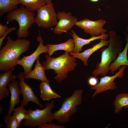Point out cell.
I'll list each match as a JSON object with an SVG mask.
<instances>
[{
	"label": "cell",
	"mask_w": 128,
	"mask_h": 128,
	"mask_svg": "<svg viewBox=\"0 0 128 128\" xmlns=\"http://www.w3.org/2000/svg\"><path fill=\"white\" fill-rule=\"evenodd\" d=\"M109 35L110 42L108 46L101 48L100 62H97L96 69L92 72V75L96 76L100 75L103 77L106 75L109 71L110 64L117 58L119 53L123 50V41L121 36L118 35L115 31H109Z\"/></svg>",
	"instance_id": "1"
},
{
	"label": "cell",
	"mask_w": 128,
	"mask_h": 128,
	"mask_svg": "<svg viewBox=\"0 0 128 128\" xmlns=\"http://www.w3.org/2000/svg\"><path fill=\"white\" fill-rule=\"evenodd\" d=\"M0 50V71L7 72L17 64L22 53L29 49L30 42L24 38L14 40L9 37Z\"/></svg>",
	"instance_id": "2"
},
{
	"label": "cell",
	"mask_w": 128,
	"mask_h": 128,
	"mask_svg": "<svg viewBox=\"0 0 128 128\" xmlns=\"http://www.w3.org/2000/svg\"><path fill=\"white\" fill-rule=\"evenodd\" d=\"M46 60L42 63L46 70L52 69L57 75L54 79L61 83L68 77L69 72L75 70L77 64L76 58L66 52L56 58L51 57L48 54L45 56Z\"/></svg>",
	"instance_id": "3"
},
{
	"label": "cell",
	"mask_w": 128,
	"mask_h": 128,
	"mask_svg": "<svg viewBox=\"0 0 128 128\" xmlns=\"http://www.w3.org/2000/svg\"><path fill=\"white\" fill-rule=\"evenodd\" d=\"M83 92L82 89H76L71 96L65 98L61 107L53 113L54 119L62 124L68 123L76 112L78 106L82 103Z\"/></svg>",
	"instance_id": "4"
},
{
	"label": "cell",
	"mask_w": 128,
	"mask_h": 128,
	"mask_svg": "<svg viewBox=\"0 0 128 128\" xmlns=\"http://www.w3.org/2000/svg\"><path fill=\"white\" fill-rule=\"evenodd\" d=\"M35 17L33 12L27 10L22 5L8 13L6 16L8 22L15 20L18 23L19 27L17 34L18 38L25 39L28 37V30L35 23Z\"/></svg>",
	"instance_id": "5"
},
{
	"label": "cell",
	"mask_w": 128,
	"mask_h": 128,
	"mask_svg": "<svg viewBox=\"0 0 128 128\" xmlns=\"http://www.w3.org/2000/svg\"><path fill=\"white\" fill-rule=\"evenodd\" d=\"M45 107L42 110L37 109L33 110L30 108L27 110L28 119L24 120L23 126L35 127L45 123L52 122L54 119L51 110L55 107L54 101L46 103Z\"/></svg>",
	"instance_id": "6"
},
{
	"label": "cell",
	"mask_w": 128,
	"mask_h": 128,
	"mask_svg": "<svg viewBox=\"0 0 128 128\" xmlns=\"http://www.w3.org/2000/svg\"><path fill=\"white\" fill-rule=\"evenodd\" d=\"M37 11L35 23L38 27L49 28L56 25L57 15L52 2L46 4Z\"/></svg>",
	"instance_id": "7"
},
{
	"label": "cell",
	"mask_w": 128,
	"mask_h": 128,
	"mask_svg": "<svg viewBox=\"0 0 128 128\" xmlns=\"http://www.w3.org/2000/svg\"><path fill=\"white\" fill-rule=\"evenodd\" d=\"M38 35L36 37V41L39 42V44L36 50L31 54L27 56L23 55V57L17 62V64L23 67L25 75L27 74L32 70L33 64L38 57L41 54L47 53L48 47L43 44L44 41L41 37L40 32L38 30Z\"/></svg>",
	"instance_id": "8"
},
{
	"label": "cell",
	"mask_w": 128,
	"mask_h": 128,
	"mask_svg": "<svg viewBox=\"0 0 128 128\" xmlns=\"http://www.w3.org/2000/svg\"><path fill=\"white\" fill-rule=\"evenodd\" d=\"M126 66H123L119 69V71L111 76L106 75L100 78V81L96 86L91 88V90H95L92 96L94 97L97 94L109 90H113L116 87L114 82V80L117 78H122L123 76L124 71Z\"/></svg>",
	"instance_id": "9"
},
{
	"label": "cell",
	"mask_w": 128,
	"mask_h": 128,
	"mask_svg": "<svg viewBox=\"0 0 128 128\" xmlns=\"http://www.w3.org/2000/svg\"><path fill=\"white\" fill-rule=\"evenodd\" d=\"M106 23V20L102 18L92 21L85 18L77 21L75 25L82 29L84 32L91 36H98L107 32V30L103 28Z\"/></svg>",
	"instance_id": "10"
},
{
	"label": "cell",
	"mask_w": 128,
	"mask_h": 128,
	"mask_svg": "<svg viewBox=\"0 0 128 128\" xmlns=\"http://www.w3.org/2000/svg\"><path fill=\"white\" fill-rule=\"evenodd\" d=\"M25 76L24 72H21L17 76L18 79L19 80V83L21 94L23 97L21 102V105L25 107L28 104L29 102L31 101L44 108L32 89L25 82Z\"/></svg>",
	"instance_id": "11"
},
{
	"label": "cell",
	"mask_w": 128,
	"mask_h": 128,
	"mask_svg": "<svg viewBox=\"0 0 128 128\" xmlns=\"http://www.w3.org/2000/svg\"><path fill=\"white\" fill-rule=\"evenodd\" d=\"M57 15L59 21L55 27L52 29L54 33L57 35L61 34L71 30L78 21L77 18L70 12L59 11Z\"/></svg>",
	"instance_id": "12"
},
{
	"label": "cell",
	"mask_w": 128,
	"mask_h": 128,
	"mask_svg": "<svg viewBox=\"0 0 128 128\" xmlns=\"http://www.w3.org/2000/svg\"><path fill=\"white\" fill-rule=\"evenodd\" d=\"M109 42V40L101 39L99 43L93 46L92 47L84 50L82 52L77 53L71 52H69V54L74 57L81 60L83 62L84 65L87 66L88 65V59L91 55L103 47L108 46Z\"/></svg>",
	"instance_id": "13"
},
{
	"label": "cell",
	"mask_w": 128,
	"mask_h": 128,
	"mask_svg": "<svg viewBox=\"0 0 128 128\" xmlns=\"http://www.w3.org/2000/svg\"><path fill=\"white\" fill-rule=\"evenodd\" d=\"M15 70V68L13 67L0 75V101H2L3 99L9 95L10 91L7 86L9 82H13L18 77L12 74Z\"/></svg>",
	"instance_id": "14"
},
{
	"label": "cell",
	"mask_w": 128,
	"mask_h": 128,
	"mask_svg": "<svg viewBox=\"0 0 128 128\" xmlns=\"http://www.w3.org/2000/svg\"><path fill=\"white\" fill-rule=\"evenodd\" d=\"M71 35L73 37L75 45V49L74 52L79 53L82 51V47L86 45L89 44L90 43L95 40L98 39H107L109 37V34L106 33L102 34L98 36H91L88 39H84L79 37L76 34L74 30H71Z\"/></svg>",
	"instance_id": "15"
},
{
	"label": "cell",
	"mask_w": 128,
	"mask_h": 128,
	"mask_svg": "<svg viewBox=\"0 0 128 128\" xmlns=\"http://www.w3.org/2000/svg\"><path fill=\"white\" fill-rule=\"evenodd\" d=\"M126 36V43L123 50L119 54L117 59L112 62L109 67V69L111 73L113 74L117 70L119 69L123 66H128L127 52L128 50V34L126 32H123Z\"/></svg>",
	"instance_id": "16"
},
{
	"label": "cell",
	"mask_w": 128,
	"mask_h": 128,
	"mask_svg": "<svg viewBox=\"0 0 128 128\" xmlns=\"http://www.w3.org/2000/svg\"><path fill=\"white\" fill-rule=\"evenodd\" d=\"M19 86V82L15 80L11 82H9L8 85V86L10 93L11 97L7 116H11L16 105L20 103V96L21 94Z\"/></svg>",
	"instance_id": "17"
},
{
	"label": "cell",
	"mask_w": 128,
	"mask_h": 128,
	"mask_svg": "<svg viewBox=\"0 0 128 128\" xmlns=\"http://www.w3.org/2000/svg\"><path fill=\"white\" fill-rule=\"evenodd\" d=\"M40 56L36 60V63L34 69L31 70L25 76V79H34L41 81L50 82L46 76L45 68L41 65L40 61Z\"/></svg>",
	"instance_id": "18"
},
{
	"label": "cell",
	"mask_w": 128,
	"mask_h": 128,
	"mask_svg": "<svg viewBox=\"0 0 128 128\" xmlns=\"http://www.w3.org/2000/svg\"><path fill=\"white\" fill-rule=\"evenodd\" d=\"M48 48V54L51 56L55 51L59 50H64L68 53L74 52L75 45L73 40L70 39L66 41L57 44L46 45Z\"/></svg>",
	"instance_id": "19"
},
{
	"label": "cell",
	"mask_w": 128,
	"mask_h": 128,
	"mask_svg": "<svg viewBox=\"0 0 128 128\" xmlns=\"http://www.w3.org/2000/svg\"><path fill=\"white\" fill-rule=\"evenodd\" d=\"M49 83L47 81H41L40 85V97L44 101H49L52 99L61 97L60 96L53 90Z\"/></svg>",
	"instance_id": "20"
},
{
	"label": "cell",
	"mask_w": 128,
	"mask_h": 128,
	"mask_svg": "<svg viewBox=\"0 0 128 128\" xmlns=\"http://www.w3.org/2000/svg\"><path fill=\"white\" fill-rule=\"evenodd\" d=\"M115 113L119 114L123 108H128V93H121L118 94L114 102Z\"/></svg>",
	"instance_id": "21"
},
{
	"label": "cell",
	"mask_w": 128,
	"mask_h": 128,
	"mask_svg": "<svg viewBox=\"0 0 128 128\" xmlns=\"http://www.w3.org/2000/svg\"><path fill=\"white\" fill-rule=\"evenodd\" d=\"M20 4L18 0H0V16L17 8Z\"/></svg>",
	"instance_id": "22"
},
{
	"label": "cell",
	"mask_w": 128,
	"mask_h": 128,
	"mask_svg": "<svg viewBox=\"0 0 128 128\" xmlns=\"http://www.w3.org/2000/svg\"><path fill=\"white\" fill-rule=\"evenodd\" d=\"M20 4L30 11H37L46 4L45 0H18Z\"/></svg>",
	"instance_id": "23"
},
{
	"label": "cell",
	"mask_w": 128,
	"mask_h": 128,
	"mask_svg": "<svg viewBox=\"0 0 128 128\" xmlns=\"http://www.w3.org/2000/svg\"><path fill=\"white\" fill-rule=\"evenodd\" d=\"M13 112V114L19 124H21L23 120L28 119L27 110H25L24 106L21 105L20 106H18L16 108H14Z\"/></svg>",
	"instance_id": "24"
},
{
	"label": "cell",
	"mask_w": 128,
	"mask_h": 128,
	"mask_svg": "<svg viewBox=\"0 0 128 128\" xmlns=\"http://www.w3.org/2000/svg\"><path fill=\"white\" fill-rule=\"evenodd\" d=\"M4 123L6 124V128H19L21 126V124H19L13 114L12 116H6L3 118Z\"/></svg>",
	"instance_id": "25"
},
{
	"label": "cell",
	"mask_w": 128,
	"mask_h": 128,
	"mask_svg": "<svg viewBox=\"0 0 128 128\" xmlns=\"http://www.w3.org/2000/svg\"><path fill=\"white\" fill-rule=\"evenodd\" d=\"M37 128H65L64 126L57 125L52 122L45 123L38 126Z\"/></svg>",
	"instance_id": "26"
},
{
	"label": "cell",
	"mask_w": 128,
	"mask_h": 128,
	"mask_svg": "<svg viewBox=\"0 0 128 128\" xmlns=\"http://www.w3.org/2000/svg\"><path fill=\"white\" fill-rule=\"evenodd\" d=\"M96 76H91L89 78L88 82L89 85L92 87L97 85L99 83L98 79Z\"/></svg>",
	"instance_id": "27"
},
{
	"label": "cell",
	"mask_w": 128,
	"mask_h": 128,
	"mask_svg": "<svg viewBox=\"0 0 128 128\" xmlns=\"http://www.w3.org/2000/svg\"><path fill=\"white\" fill-rule=\"evenodd\" d=\"M16 29V28L15 27L9 28L8 30L6 32L4 35L0 38V48H1L3 44V41L4 39L6 37V36L10 32L15 30Z\"/></svg>",
	"instance_id": "28"
},
{
	"label": "cell",
	"mask_w": 128,
	"mask_h": 128,
	"mask_svg": "<svg viewBox=\"0 0 128 128\" xmlns=\"http://www.w3.org/2000/svg\"><path fill=\"white\" fill-rule=\"evenodd\" d=\"M9 28L6 25H4L0 23V37L4 35Z\"/></svg>",
	"instance_id": "29"
},
{
	"label": "cell",
	"mask_w": 128,
	"mask_h": 128,
	"mask_svg": "<svg viewBox=\"0 0 128 128\" xmlns=\"http://www.w3.org/2000/svg\"><path fill=\"white\" fill-rule=\"evenodd\" d=\"M46 4H49L52 2L53 0H45Z\"/></svg>",
	"instance_id": "30"
},
{
	"label": "cell",
	"mask_w": 128,
	"mask_h": 128,
	"mask_svg": "<svg viewBox=\"0 0 128 128\" xmlns=\"http://www.w3.org/2000/svg\"><path fill=\"white\" fill-rule=\"evenodd\" d=\"M90 1L93 2H96L98 1L99 0H89Z\"/></svg>",
	"instance_id": "31"
},
{
	"label": "cell",
	"mask_w": 128,
	"mask_h": 128,
	"mask_svg": "<svg viewBox=\"0 0 128 128\" xmlns=\"http://www.w3.org/2000/svg\"><path fill=\"white\" fill-rule=\"evenodd\" d=\"M126 29L127 31L128 32V24L127 25L126 27Z\"/></svg>",
	"instance_id": "32"
}]
</instances>
